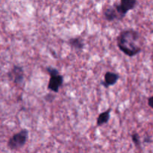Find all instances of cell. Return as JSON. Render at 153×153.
I'll return each instance as SVG.
<instances>
[{
	"label": "cell",
	"instance_id": "cell-3",
	"mask_svg": "<svg viewBox=\"0 0 153 153\" xmlns=\"http://www.w3.org/2000/svg\"><path fill=\"white\" fill-rule=\"evenodd\" d=\"M28 131L27 129H22L19 132L13 134L9 138L7 141V147L11 150H18L23 147L28 138Z\"/></svg>",
	"mask_w": 153,
	"mask_h": 153
},
{
	"label": "cell",
	"instance_id": "cell-11",
	"mask_svg": "<svg viewBox=\"0 0 153 153\" xmlns=\"http://www.w3.org/2000/svg\"><path fill=\"white\" fill-rule=\"evenodd\" d=\"M152 97H150L149 99H148V105H149V106L150 108H152V105H151V103H152Z\"/></svg>",
	"mask_w": 153,
	"mask_h": 153
},
{
	"label": "cell",
	"instance_id": "cell-6",
	"mask_svg": "<svg viewBox=\"0 0 153 153\" xmlns=\"http://www.w3.org/2000/svg\"><path fill=\"white\" fill-rule=\"evenodd\" d=\"M119 79L120 76L118 73L108 71L104 75V80L101 82V85H102L104 88H108L116 85Z\"/></svg>",
	"mask_w": 153,
	"mask_h": 153
},
{
	"label": "cell",
	"instance_id": "cell-4",
	"mask_svg": "<svg viewBox=\"0 0 153 153\" xmlns=\"http://www.w3.org/2000/svg\"><path fill=\"white\" fill-rule=\"evenodd\" d=\"M138 1L137 0H121L119 3H115L113 4L114 7L116 10L119 16V20H122L128 11L133 10Z\"/></svg>",
	"mask_w": 153,
	"mask_h": 153
},
{
	"label": "cell",
	"instance_id": "cell-8",
	"mask_svg": "<svg viewBox=\"0 0 153 153\" xmlns=\"http://www.w3.org/2000/svg\"><path fill=\"white\" fill-rule=\"evenodd\" d=\"M67 42L70 46L76 49V51H82L85 48V41H84L83 38L81 37L70 38Z\"/></svg>",
	"mask_w": 153,
	"mask_h": 153
},
{
	"label": "cell",
	"instance_id": "cell-7",
	"mask_svg": "<svg viewBox=\"0 0 153 153\" xmlns=\"http://www.w3.org/2000/svg\"><path fill=\"white\" fill-rule=\"evenodd\" d=\"M102 15L108 22L119 20V16L113 5H105L102 8Z\"/></svg>",
	"mask_w": 153,
	"mask_h": 153
},
{
	"label": "cell",
	"instance_id": "cell-5",
	"mask_svg": "<svg viewBox=\"0 0 153 153\" xmlns=\"http://www.w3.org/2000/svg\"><path fill=\"white\" fill-rule=\"evenodd\" d=\"M7 76L14 85H22L23 83L24 77H25L23 68L21 66L14 65L13 68L8 72Z\"/></svg>",
	"mask_w": 153,
	"mask_h": 153
},
{
	"label": "cell",
	"instance_id": "cell-9",
	"mask_svg": "<svg viewBox=\"0 0 153 153\" xmlns=\"http://www.w3.org/2000/svg\"><path fill=\"white\" fill-rule=\"evenodd\" d=\"M111 108H108V110L102 112L100 114L97 119V126H102L107 124L108 123L109 120L111 117Z\"/></svg>",
	"mask_w": 153,
	"mask_h": 153
},
{
	"label": "cell",
	"instance_id": "cell-1",
	"mask_svg": "<svg viewBox=\"0 0 153 153\" xmlns=\"http://www.w3.org/2000/svg\"><path fill=\"white\" fill-rule=\"evenodd\" d=\"M117 41L120 50L128 57L138 55L143 49V37L133 28L123 30L117 38Z\"/></svg>",
	"mask_w": 153,
	"mask_h": 153
},
{
	"label": "cell",
	"instance_id": "cell-10",
	"mask_svg": "<svg viewBox=\"0 0 153 153\" xmlns=\"http://www.w3.org/2000/svg\"><path fill=\"white\" fill-rule=\"evenodd\" d=\"M131 140L134 143V146L137 147H140L141 146V140H140V137L137 132H134L131 134Z\"/></svg>",
	"mask_w": 153,
	"mask_h": 153
},
{
	"label": "cell",
	"instance_id": "cell-2",
	"mask_svg": "<svg viewBox=\"0 0 153 153\" xmlns=\"http://www.w3.org/2000/svg\"><path fill=\"white\" fill-rule=\"evenodd\" d=\"M46 69L48 74L50 76L47 86L48 90L55 94L58 93L59 89L62 87L64 83V76H61L59 71L55 67H47Z\"/></svg>",
	"mask_w": 153,
	"mask_h": 153
}]
</instances>
